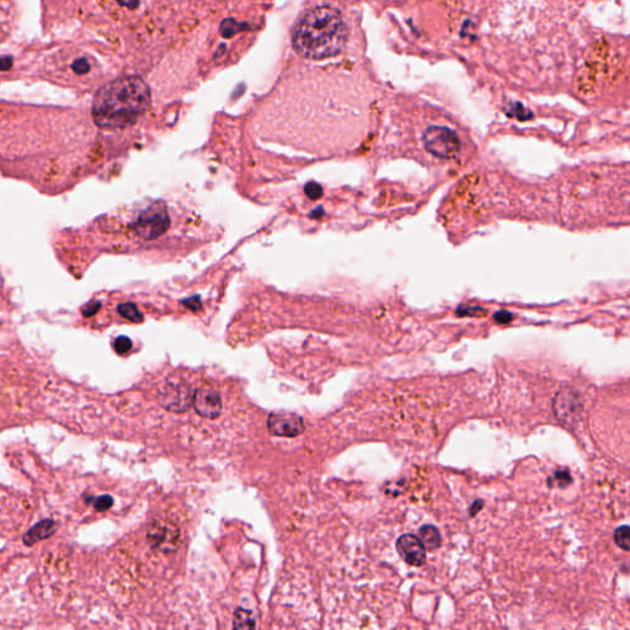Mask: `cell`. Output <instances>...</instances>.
<instances>
[{
  "label": "cell",
  "instance_id": "12",
  "mask_svg": "<svg viewBox=\"0 0 630 630\" xmlns=\"http://www.w3.org/2000/svg\"><path fill=\"white\" fill-rule=\"evenodd\" d=\"M614 541L620 549L630 552V527L622 526L614 532Z\"/></svg>",
  "mask_w": 630,
  "mask_h": 630
},
{
  "label": "cell",
  "instance_id": "7",
  "mask_svg": "<svg viewBox=\"0 0 630 630\" xmlns=\"http://www.w3.org/2000/svg\"><path fill=\"white\" fill-rule=\"evenodd\" d=\"M192 406L195 408L200 417L214 420L220 417L222 412V399L220 393L207 386L200 388L195 392Z\"/></svg>",
  "mask_w": 630,
  "mask_h": 630
},
{
  "label": "cell",
  "instance_id": "16",
  "mask_svg": "<svg viewBox=\"0 0 630 630\" xmlns=\"http://www.w3.org/2000/svg\"><path fill=\"white\" fill-rule=\"evenodd\" d=\"M117 3L122 8H126L128 10H135L141 4V0H117Z\"/></svg>",
  "mask_w": 630,
  "mask_h": 630
},
{
  "label": "cell",
  "instance_id": "1",
  "mask_svg": "<svg viewBox=\"0 0 630 630\" xmlns=\"http://www.w3.org/2000/svg\"><path fill=\"white\" fill-rule=\"evenodd\" d=\"M148 85L137 77L113 80L99 90L93 102V119L102 128L119 130L137 124L148 111Z\"/></svg>",
  "mask_w": 630,
  "mask_h": 630
},
{
  "label": "cell",
  "instance_id": "10",
  "mask_svg": "<svg viewBox=\"0 0 630 630\" xmlns=\"http://www.w3.org/2000/svg\"><path fill=\"white\" fill-rule=\"evenodd\" d=\"M419 538L421 539L425 548L432 552L439 549L441 546V535L439 529L432 524H425L419 530Z\"/></svg>",
  "mask_w": 630,
  "mask_h": 630
},
{
  "label": "cell",
  "instance_id": "14",
  "mask_svg": "<svg viewBox=\"0 0 630 630\" xmlns=\"http://www.w3.org/2000/svg\"><path fill=\"white\" fill-rule=\"evenodd\" d=\"M131 341L127 338H119L115 342V350L117 351L121 355L128 352V351L131 350Z\"/></svg>",
  "mask_w": 630,
  "mask_h": 630
},
{
  "label": "cell",
  "instance_id": "2",
  "mask_svg": "<svg viewBox=\"0 0 630 630\" xmlns=\"http://www.w3.org/2000/svg\"><path fill=\"white\" fill-rule=\"evenodd\" d=\"M347 27L336 9L318 6L305 12L293 32V47L310 60H325L345 47Z\"/></svg>",
  "mask_w": 630,
  "mask_h": 630
},
{
  "label": "cell",
  "instance_id": "4",
  "mask_svg": "<svg viewBox=\"0 0 630 630\" xmlns=\"http://www.w3.org/2000/svg\"><path fill=\"white\" fill-rule=\"evenodd\" d=\"M195 392L196 390L185 382H167L158 393V400L165 410L185 412L194 405Z\"/></svg>",
  "mask_w": 630,
  "mask_h": 630
},
{
  "label": "cell",
  "instance_id": "15",
  "mask_svg": "<svg viewBox=\"0 0 630 630\" xmlns=\"http://www.w3.org/2000/svg\"><path fill=\"white\" fill-rule=\"evenodd\" d=\"M305 192L312 200H316V198H319L321 196V187L319 185L315 184V183H310V184L305 186Z\"/></svg>",
  "mask_w": 630,
  "mask_h": 630
},
{
  "label": "cell",
  "instance_id": "11",
  "mask_svg": "<svg viewBox=\"0 0 630 630\" xmlns=\"http://www.w3.org/2000/svg\"><path fill=\"white\" fill-rule=\"evenodd\" d=\"M255 617L249 609L238 608L234 613L233 628L234 629H253L255 628Z\"/></svg>",
  "mask_w": 630,
  "mask_h": 630
},
{
  "label": "cell",
  "instance_id": "8",
  "mask_svg": "<svg viewBox=\"0 0 630 630\" xmlns=\"http://www.w3.org/2000/svg\"><path fill=\"white\" fill-rule=\"evenodd\" d=\"M400 558L411 566H422L426 561V548L421 539L414 535H403L397 541Z\"/></svg>",
  "mask_w": 630,
  "mask_h": 630
},
{
  "label": "cell",
  "instance_id": "9",
  "mask_svg": "<svg viewBox=\"0 0 630 630\" xmlns=\"http://www.w3.org/2000/svg\"><path fill=\"white\" fill-rule=\"evenodd\" d=\"M56 530H57V524L54 520L46 518V520H42L41 522L35 524L32 528L29 529L23 537V541L26 546H34L37 541L47 539L51 535H54Z\"/></svg>",
  "mask_w": 630,
  "mask_h": 630
},
{
  "label": "cell",
  "instance_id": "5",
  "mask_svg": "<svg viewBox=\"0 0 630 630\" xmlns=\"http://www.w3.org/2000/svg\"><path fill=\"white\" fill-rule=\"evenodd\" d=\"M149 546L163 553H173L181 543L180 530L167 522H154L150 524L147 533Z\"/></svg>",
  "mask_w": 630,
  "mask_h": 630
},
{
  "label": "cell",
  "instance_id": "17",
  "mask_svg": "<svg viewBox=\"0 0 630 630\" xmlns=\"http://www.w3.org/2000/svg\"><path fill=\"white\" fill-rule=\"evenodd\" d=\"M496 319L499 321H502V323H507L512 319V314L507 313V312H501L499 314H496Z\"/></svg>",
  "mask_w": 630,
  "mask_h": 630
},
{
  "label": "cell",
  "instance_id": "3",
  "mask_svg": "<svg viewBox=\"0 0 630 630\" xmlns=\"http://www.w3.org/2000/svg\"><path fill=\"white\" fill-rule=\"evenodd\" d=\"M422 138L425 148L441 159L456 158L460 150L457 133L448 127L431 126L425 131Z\"/></svg>",
  "mask_w": 630,
  "mask_h": 630
},
{
  "label": "cell",
  "instance_id": "13",
  "mask_svg": "<svg viewBox=\"0 0 630 630\" xmlns=\"http://www.w3.org/2000/svg\"><path fill=\"white\" fill-rule=\"evenodd\" d=\"M94 509L97 512H105L113 506V498L111 495H102L94 500Z\"/></svg>",
  "mask_w": 630,
  "mask_h": 630
},
{
  "label": "cell",
  "instance_id": "6",
  "mask_svg": "<svg viewBox=\"0 0 630 630\" xmlns=\"http://www.w3.org/2000/svg\"><path fill=\"white\" fill-rule=\"evenodd\" d=\"M270 434L279 437H297L303 434V419L293 412H272L268 419Z\"/></svg>",
  "mask_w": 630,
  "mask_h": 630
}]
</instances>
